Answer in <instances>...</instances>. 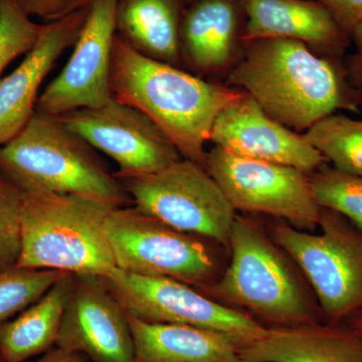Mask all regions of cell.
Listing matches in <instances>:
<instances>
[{"mask_svg":"<svg viewBox=\"0 0 362 362\" xmlns=\"http://www.w3.org/2000/svg\"><path fill=\"white\" fill-rule=\"evenodd\" d=\"M274 120L295 132L335 112H359L362 89L347 78L339 59L318 56L308 45L288 39L247 42L244 57L228 76Z\"/></svg>","mask_w":362,"mask_h":362,"instance_id":"obj_1","label":"cell"},{"mask_svg":"<svg viewBox=\"0 0 362 362\" xmlns=\"http://www.w3.org/2000/svg\"><path fill=\"white\" fill-rule=\"evenodd\" d=\"M110 85L117 100L141 111L183 158L204 168L216 117L245 94L148 58L119 35L112 47Z\"/></svg>","mask_w":362,"mask_h":362,"instance_id":"obj_2","label":"cell"},{"mask_svg":"<svg viewBox=\"0 0 362 362\" xmlns=\"http://www.w3.org/2000/svg\"><path fill=\"white\" fill-rule=\"evenodd\" d=\"M202 293L249 314L267 328L325 321L296 264L272 239L263 223L247 216H235L226 270L216 284Z\"/></svg>","mask_w":362,"mask_h":362,"instance_id":"obj_3","label":"cell"},{"mask_svg":"<svg viewBox=\"0 0 362 362\" xmlns=\"http://www.w3.org/2000/svg\"><path fill=\"white\" fill-rule=\"evenodd\" d=\"M0 175L23 194L82 195L114 207L131 201L89 143L40 111L13 139L0 145Z\"/></svg>","mask_w":362,"mask_h":362,"instance_id":"obj_4","label":"cell"},{"mask_svg":"<svg viewBox=\"0 0 362 362\" xmlns=\"http://www.w3.org/2000/svg\"><path fill=\"white\" fill-rule=\"evenodd\" d=\"M114 209L82 195L23 194L21 254L16 267L108 275L117 266L105 223Z\"/></svg>","mask_w":362,"mask_h":362,"instance_id":"obj_5","label":"cell"},{"mask_svg":"<svg viewBox=\"0 0 362 362\" xmlns=\"http://www.w3.org/2000/svg\"><path fill=\"white\" fill-rule=\"evenodd\" d=\"M105 232L117 268L173 279L202 292L218 282L230 258L218 243L173 228L137 206L112 209Z\"/></svg>","mask_w":362,"mask_h":362,"instance_id":"obj_6","label":"cell"},{"mask_svg":"<svg viewBox=\"0 0 362 362\" xmlns=\"http://www.w3.org/2000/svg\"><path fill=\"white\" fill-rule=\"evenodd\" d=\"M318 226L311 233L277 220L266 228L301 271L325 321L339 322L362 310V230L323 207Z\"/></svg>","mask_w":362,"mask_h":362,"instance_id":"obj_7","label":"cell"},{"mask_svg":"<svg viewBox=\"0 0 362 362\" xmlns=\"http://www.w3.org/2000/svg\"><path fill=\"white\" fill-rule=\"evenodd\" d=\"M116 178L138 209L178 230L213 240L230 252L237 214L199 164L181 158L156 173Z\"/></svg>","mask_w":362,"mask_h":362,"instance_id":"obj_8","label":"cell"},{"mask_svg":"<svg viewBox=\"0 0 362 362\" xmlns=\"http://www.w3.org/2000/svg\"><path fill=\"white\" fill-rule=\"evenodd\" d=\"M206 169L235 211L264 214L302 230L318 226L321 209L309 175L283 164L258 160L214 146Z\"/></svg>","mask_w":362,"mask_h":362,"instance_id":"obj_9","label":"cell"},{"mask_svg":"<svg viewBox=\"0 0 362 362\" xmlns=\"http://www.w3.org/2000/svg\"><path fill=\"white\" fill-rule=\"evenodd\" d=\"M100 278L126 312L144 322L185 324L220 331L235 338L242 349L266 334L267 327L249 314L180 281L134 275L118 268Z\"/></svg>","mask_w":362,"mask_h":362,"instance_id":"obj_10","label":"cell"},{"mask_svg":"<svg viewBox=\"0 0 362 362\" xmlns=\"http://www.w3.org/2000/svg\"><path fill=\"white\" fill-rule=\"evenodd\" d=\"M56 118L113 159L118 165L116 177L156 173L183 158L148 117L114 96L99 108L80 109Z\"/></svg>","mask_w":362,"mask_h":362,"instance_id":"obj_11","label":"cell"},{"mask_svg":"<svg viewBox=\"0 0 362 362\" xmlns=\"http://www.w3.org/2000/svg\"><path fill=\"white\" fill-rule=\"evenodd\" d=\"M118 0H94L70 59L37 99V111L61 116L110 101L112 47Z\"/></svg>","mask_w":362,"mask_h":362,"instance_id":"obj_12","label":"cell"},{"mask_svg":"<svg viewBox=\"0 0 362 362\" xmlns=\"http://www.w3.org/2000/svg\"><path fill=\"white\" fill-rule=\"evenodd\" d=\"M56 347L93 362H135L127 312L100 276L75 275Z\"/></svg>","mask_w":362,"mask_h":362,"instance_id":"obj_13","label":"cell"},{"mask_svg":"<svg viewBox=\"0 0 362 362\" xmlns=\"http://www.w3.org/2000/svg\"><path fill=\"white\" fill-rule=\"evenodd\" d=\"M209 141L238 156L291 166L308 175L327 163L304 135L274 120L246 93L218 114Z\"/></svg>","mask_w":362,"mask_h":362,"instance_id":"obj_14","label":"cell"},{"mask_svg":"<svg viewBox=\"0 0 362 362\" xmlns=\"http://www.w3.org/2000/svg\"><path fill=\"white\" fill-rule=\"evenodd\" d=\"M87 16L88 7L45 23L23 63L0 80V145L13 139L30 122L40 85L61 54L76 44Z\"/></svg>","mask_w":362,"mask_h":362,"instance_id":"obj_15","label":"cell"},{"mask_svg":"<svg viewBox=\"0 0 362 362\" xmlns=\"http://www.w3.org/2000/svg\"><path fill=\"white\" fill-rule=\"evenodd\" d=\"M246 13L243 40H299L328 58L339 59L350 44L330 11L316 0H240Z\"/></svg>","mask_w":362,"mask_h":362,"instance_id":"obj_16","label":"cell"},{"mask_svg":"<svg viewBox=\"0 0 362 362\" xmlns=\"http://www.w3.org/2000/svg\"><path fill=\"white\" fill-rule=\"evenodd\" d=\"M240 356L243 362H362V334L346 321L267 328Z\"/></svg>","mask_w":362,"mask_h":362,"instance_id":"obj_17","label":"cell"},{"mask_svg":"<svg viewBox=\"0 0 362 362\" xmlns=\"http://www.w3.org/2000/svg\"><path fill=\"white\" fill-rule=\"evenodd\" d=\"M135 362H243L242 345L220 331L148 323L127 313Z\"/></svg>","mask_w":362,"mask_h":362,"instance_id":"obj_18","label":"cell"},{"mask_svg":"<svg viewBox=\"0 0 362 362\" xmlns=\"http://www.w3.org/2000/svg\"><path fill=\"white\" fill-rule=\"evenodd\" d=\"M239 13L233 0H197L180 25L181 56L194 70H223L233 58Z\"/></svg>","mask_w":362,"mask_h":362,"instance_id":"obj_19","label":"cell"},{"mask_svg":"<svg viewBox=\"0 0 362 362\" xmlns=\"http://www.w3.org/2000/svg\"><path fill=\"white\" fill-rule=\"evenodd\" d=\"M75 275L66 274L37 302L0 326V362H26L56 347Z\"/></svg>","mask_w":362,"mask_h":362,"instance_id":"obj_20","label":"cell"},{"mask_svg":"<svg viewBox=\"0 0 362 362\" xmlns=\"http://www.w3.org/2000/svg\"><path fill=\"white\" fill-rule=\"evenodd\" d=\"M180 0H118L116 30L136 51L177 66L181 56Z\"/></svg>","mask_w":362,"mask_h":362,"instance_id":"obj_21","label":"cell"},{"mask_svg":"<svg viewBox=\"0 0 362 362\" xmlns=\"http://www.w3.org/2000/svg\"><path fill=\"white\" fill-rule=\"evenodd\" d=\"M333 168L362 176V119L332 114L304 134Z\"/></svg>","mask_w":362,"mask_h":362,"instance_id":"obj_22","label":"cell"},{"mask_svg":"<svg viewBox=\"0 0 362 362\" xmlns=\"http://www.w3.org/2000/svg\"><path fill=\"white\" fill-rule=\"evenodd\" d=\"M319 206L342 214L362 230V176L324 165L309 175Z\"/></svg>","mask_w":362,"mask_h":362,"instance_id":"obj_23","label":"cell"},{"mask_svg":"<svg viewBox=\"0 0 362 362\" xmlns=\"http://www.w3.org/2000/svg\"><path fill=\"white\" fill-rule=\"evenodd\" d=\"M66 274L21 267L0 274V326L37 302Z\"/></svg>","mask_w":362,"mask_h":362,"instance_id":"obj_24","label":"cell"},{"mask_svg":"<svg viewBox=\"0 0 362 362\" xmlns=\"http://www.w3.org/2000/svg\"><path fill=\"white\" fill-rule=\"evenodd\" d=\"M18 0H0V74L14 59L30 52L44 25L30 21Z\"/></svg>","mask_w":362,"mask_h":362,"instance_id":"obj_25","label":"cell"},{"mask_svg":"<svg viewBox=\"0 0 362 362\" xmlns=\"http://www.w3.org/2000/svg\"><path fill=\"white\" fill-rule=\"evenodd\" d=\"M23 201V192L0 175V274L21 258Z\"/></svg>","mask_w":362,"mask_h":362,"instance_id":"obj_26","label":"cell"},{"mask_svg":"<svg viewBox=\"0 0 362 362\" xmlns=\"http://www.w3.org/2000/svg\"><path fill=\"white\" fill-rule=\"evenodd\" d=\"M30 16H37L47 23L65 18L69 14L87 8L90 0H18Z\"/></svg>","mask_w":362,"mask_h":362,"instance_id":"obj_27","label":"cell"},{"mask_svg":"<svg viewBox=\"0 0 362 362\" xmlns=\"http://www.w3.org/2000/svg\"><path fill=\"white\" fill-rule=\"evenodd\" d=\"M332 14L343 32L349 35L362 23V0H316Z\"/></svg>","mask_w":362,"mask_h":362,"instance_id":"obj_28","label":"cell"},{"mask_svg":"<svg viewBox=\"0 0 362 362\" xmlns=\"http://www.w3.org/2000/svg\"><path fill=\"white\" fill-rule=\"evenodd\" d=\"M30 362H90V359L83 356V354H77V352L68 351V350L59 349V347H54L49 351L42 354L37 361Z\"/></svg>","mask_w":362,"mask_h":362,"instance_id":"obj_29","label":"cell"},{"mask_svg":"<svg viewBox=\"0 0 362 362\" xmlns=\"http://www.w3.org/2000/svg\"><path fill=\"white\" fill-rule=\"evenodd\" d=\"M347 78L354 87L362 89V52H356L347 61Z\"/></svg>","mask_w":362,"mask_h":362,"instance_id":"obj_30","label":"cell"},{"mask_svg":"<svg viewBox=\"0 0 362 362\" xmlns=\"http://www.w3.org/2000/svg\"><path fill=\"white\" fill-rule=\"evenodd\" d=\"M344 321H346V322L349 323L354 330H356L357 332L362 334V310H359L356 312V313L351 314V315Z\"/></svg>","mask_w":362,"mask_h":362,"instance_id":"obj_31","label":"cell"},{"mask_svg":"<svg viewBox=\"0 0 362 362\" xmlns=\"http://www.w3.org/2000/svg\"><path fill=\"white\" fill-rule=\"evenodd\" d=\"M93 1H94V0H90V4H92V2H93Z\"/></svg>","mask_w":362,"mask_h":362,"instance_id":"obj_32","label":"cell"}]
</instances>
